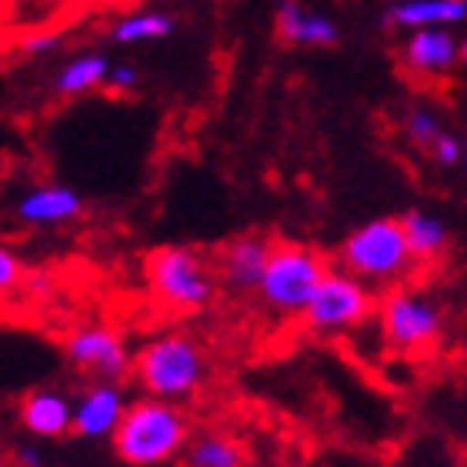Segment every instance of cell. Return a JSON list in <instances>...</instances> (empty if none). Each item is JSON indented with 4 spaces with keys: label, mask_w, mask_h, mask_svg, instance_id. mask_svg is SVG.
Here are the masks:
<instances>
[{
    "label": "cell",
    "mask_w": 467,
    "mask_h": 467,
    "mask_svg": "<svg viewBox=\"0 0 467 467\" xmlns=\"http://www.w3.org/2000/svg\"><path fill=\"white\" fill-rule=\"evenodd\" d=\"M191 434V418L181 404L144 394L140 400L127 404L120 428L110 438V448L130 467H157L184 454Z\"/></svg>",
    "instance_id": "1"
},
{
    "label": "cell",
    "mask_w": 467,
    "mask_h": 467,
    "mask_svg": "<svg viewBox=\"0 0 467 467\" xmlns=\"http://www.w3.org/2000/svg\"><path fill=\"white\" fill-rule=\"evenodd\" d=\"M134 380L150 398L184 404V400H194L204 388L207 354L191 334L167 331L134 354Z\"/></svg>",
    "instance_id": "2"
},
{
    "label": "cell",
    "mask_w": 467,
    "mask_h": 467,
    "mask_svg": "<svg viewBox=\"0 0 467 467\" xmlns=\"http://www.w3.org/2000/svg\"><path fill=\"white\" fill-rule=\"evenodd\" d=\"M337 267L374 287H398L414 274L418 257L410 251L400 217H374L354 227L337 251Z\"/></svg>",
    "instance_id": "3"
},
{
    "label": "cell",
    "mask_w": 467,
    "mask_h": 467,
    "mask_svg": "<svg viewBox=\"0 0 467 467\" xmlns=\"http://www.w3.org/2000/svg\"><path fill=\"white\" fill-rule=\"evenodd\" d=\"M147 287L154 301L167 311H201L214 301L217 294V271L207 261V254L184 244H164L147 254Z\"/></svg>",
    "instance_id": "4"
},
{
    "label": "cell",
    "mask_w": 467,
    "mask_h": 467,
    "mask_svg": "<svg viewBox=\"0 0 467 467\" xmlns=\"http://www.w3.org/2000/svg\"><path fill=\"white\" fill-rule=\"evenodd\" d=\"M327 271H331V264L321 251L297 241H274L271 261L264 267L257 297L274 314L301 317L307 311V304L314 301L321 281L327 277Z\"/></svg>",
    "instance_id": "5"
},
{
    "label": "cell",
    "mask_w": 467,
    "mask_h": 467,
    "mask_svg": "<svg viewBox=\"0 0 467 467\" xmlns=\"http://www.w3.org/2000/svg\"><path fill=\"white\" fill-rule=\"evenodd\" d=\"M378 327L390 350L410 358L438 348L444 334V311L431 294L398 284L378 301Z\"/></svg>",
    "instance_id": "6"
},
{
    "label": "cell",
    "mask_w": 467,
    "mask_h": 467,
    "mask_svg": "<svg viewBox=\"0 0 467 467\" xmlns=\"http://www.w3.org/2000/svg\"><path fill=\"white\" fill-rule=\"evenodd\" d=\"M374 311H378V301H374L368 281L354 277L344 267H331L314 294V301L307 304V311L301 314V321L311 334L334 337V334H348L360 324H368Z\"/></svg>",
    "instance_id": "7"
},
{
    "label": "cell",
    "mask_w": 467,
    "mask_h": 467,
    "mask_svg": "<svg viewBox=\"0 0 467 467\" xmlns=\"http://www.w3.org/2000/svg\"><path fill=\"white\" fill-rule=\"evenodd\" d=\"M64 358L90 380H124L134 374V354L124 334L108 324H78L64 334Z\"/></svg>",
    "instance_id": "8"
},
{
    "label": "cell",
    "mask_w": 467,
    "mask_h": 467,
    "mask_svg": "<svg viewBox=\"0 0 467 467\" xmlns=\"http://www.w3.org/2000/svg\"><path fill=\"white\" fill-rule=\"evenodd\" d=\"M127 414V398L120 380H90L74 398V434L88 441L114 438Z\"/></svg>",
    "instance_id": "9"
},
{
    "label": "cell",
    "mask_w": 467,
    "mask_h": 467,
    "mask_svg": "<svg viewBox=\"0 0 467 467\" xmlns=\"http://www.w3.org/2000/svg\"><path fill=\"white\" fill-rule=\"evenodd\" d=\"M400 67L410 78L438 80L448 78L451 70L461 64V40L451 34V27H424L410 30V37L398 50Z\"/></svg>",
    "instance_id": "10"
},
{
    "label": "cell",
    "mask_w": 467,
    "mask_h": 467,
    "mask_svg": "<svg viewBox=\"0 0 467 467\" xmlns=\"http://www.w3.org/2000/svg\"><path fill=\"white\" fill-rule=\"evenodd\" d=\"M274 241L261 237V234H241L221 247L217 254V274L224 277V284L231 291H257L264 277V267L271 261Z\"/></svg>",
    "instance_id": "11"
},
{
    "label": "cell",
    "mask_w": 467,
    "mask_h": 467,
    "mask_svg": "<svg viewBox=\"0 0 467 467\" xmlns=\"http://www.w3.org/2000/svg\"><path fill=\"white\" fill-rule=\"evenodd\" d=\"M17 424L30 438L57 441L74 431V400L54 388H34L17 400Z\"/></svg>",
    "instance_id": "12"
},
{
    "label": "cell",
    "mask_w": 467,
    "mask_h": 467,
    "mask_svg": "<svg viewBox=\"0 0 467 467\" xmlns=\"http://www.w3.org/2000/svg\"><path fill=\"white\" fill-rule=\"evenodd\" d=\"M14 214H17V221H24L30 227H54L67 224V221L84 214V201H80L74 187L44 184L30 187L27 194H20L17 204H14Z\"/></svg>",
    "instance_id": "13"
},
{
    "label": "cell",
    "mask_w": 467,
    "mask_h": 467,
    "mask_svg": "<svg viewBox=\"0 0 467 467\" xmlns=\"http://www.w3.org/2000/svg\"><path fill=\"white\" fill-rule=\"evenodd\" d=\"M277 37L291 47H331L337 44V24L317 10H307L301 0H281L274 14Z\"/></svg>",
    "instance_id": "14"
},
{
    "label": "cell",
    "mask_w": 467,
    "mask_h": 467,
    "mask_svg": "<svg viewBox=\"0 0 467 467\" xmlns=\"http://www.w3.org/2000/svg\"><path fill=\"white\" fill-rule=\"evenodd\" d=\"M467 20V0H400L388 10V24L400 30L454 27Z\"/></svg>",
    "instance_id": "15"
},
{
    "label": "cell",
    "mask_w": 467,
    "mask_h": 467,
    "mask_svg": "<svg viewBox=\"0 0 467 467\" xmlns=\"http://www.w3.org/2000/svg\"><path fill=\"white\" fill-rule=\"evenodd\" d=\"M247 454L227 431H197L184 448V467H244Z\"/></svg>",
    "instance_id": "16"
},
{
    "label": "cell",
    "mask_w": 467,
    "mask_h": 467,
    "mask_svg": "<svg viewBox=\"0 0 467 467\" xmlns=\"http://www.w3.org/2000/svg\"><path fill=\"white\" fill-rule=\"evenodd\" d=\"M110 67L114 64L104 54H80L60 67V74L54 78V90L60 98H84L90 90L108 88Z\"/></svg>",
    "instance_id": "17"
},
{
    "label": "cell",
    "mask_w": 467,
    "mask_h": 467,
    "mask_svg": "<svg viewBox=\"0 0 467 467\" xmlns=\"http://www.w3.org/2000/svg\"><path fill=\"white\" fill-rule=\"evenodd\" d=\"M404 221V234H408V244L418 264H434L438 257H444L448 251V224L441 221L438 214H428V211H408L400 217Z\"/></svg>",
    "instance_id": "18"
},
{
    "label": "cell",
    "mask_w": 467,
    "mask_h": 467,
    "mask_svg": "<svg viewBox=\"0 0 467 467\" xmlns=\"http://www.w3.org/2000/svg\"><path fill=\"white\" fill-rule=\"evenodd\" d=\"M174 30V17L171 14H161V10H137V14H127L114 24V34L110 37L117 44H140V40H161Z\"/></svg>",
    "instance_id": "19"
},
{
    "label": "cell",
    "mask_w": 467,
    "mask_h": 467,
    "mask_svg": "<svg viewBox=\"0 0 467 467\" xmlns=\"http://www.w3.org/2000/svg\"><path fill=\"white\" fill-rule=\"evenodd\" d=\"M404 134H408V140L414 147L431 150L434 140H438L444 130H441V120L431 114L428 108H414V110H408V117H404Z\"/></svg>",
    "instance_id": "20"
},
{
    "label": "cell",
    "mask_w": 467,
    "mask_h": 467,
    "mask_svg": "<svg viewBox=\"0 0 467 467\" xmlns=\"http://www.w3.org/2000/svg\"><path fill=\"white\" fill-rule=\"evenodd\" d=\"M431 157H434V164H441V167H454L464 161V144H461L454 134L444 130V134L434 140V147H431Z\"/></svg>",
    "instance_id": "21"
},
{
    "label": "cell",
    "mask_w": 467,
    "mask_h": 467,
    "mask_svg": "<svg viewBox=\"0 0 467 467\" xmlns=\"http://www.w3.org/2000/svg\"><path fill=\"white\" fill-rule=\"evenodd\" d=\"M20 281H24V264L10 247H4L0 251V291L10 294L14 287H20Z\"/></svg>",
    "instance_id": "22"
},
{
    "label": "cell",
    "mask_w": 467,
    "mask_h": 467,
    "mask_svg": "<svg viewBox=\"0 0 467 467\" xmlns=\"http://www.w3.org/2000/svg\"><path fill=\"white\" fill-rule=\"evenodd\" d=\"M137 88V70L130 64H117L110 67V78H108V90L110 94H130Z\"/></svg>",
    "instance_id": "23"
},
{
    "label": "cell",
    "mask_w": 467,
    "mask_h": 467,
    "mask_svg": "<svg viewBox=\"0 0 467 467\" xmlns=\"http://www.w3.org/2000/svg\"><path fill=\"white\" fill-rule=\"evenodd\" d=\"M57 44H60L57 34H30V37H24L20 50L24 54H50V50H57Z\"/></svg>",
    "instance_id": "24"
},
{
    "label": "cell",
    "mask_w": 467,
    "mask_h": 467,
    "mask_svg": "<svg viewBox=\"0 0 467 467\" xmlns=\"http://www.w3.org/2000/svg\"><path fill=\"white\" fill-rule=\"evenodd\" d=\"M14 467H44V454L37 448H17L14 451Z\"/></svg>",
    "instance_id": "25"
},
{
    "label": "cell",
    "mask_w": 467,
    "mask_h": 467,
    "mask_svg": "<svg viewBox=\"0 0 467 467\" xmlns=\"http://www.w3.org/2000/svg\"><path fill=\"white\" fill-rule=\"evenodd\" d=\"M461 64H464V67H467V37L461 40Z\"/></svg>",
    "instance_id": "26"
},
{
    "label": "cell",
    "mask_w": 467,
    "mask_h": 467,
    "mask_svg": "<svg viewBox=\"0 0 467 467\" xmlns=\"http://www.w3.org/2000/svg\"><path fill=\"white\" fill-rule=\"evenodd\" d=\"M464 167H467V137H464Z\"/></svg>",
    "instance_id": "27"
}]
</instances>
